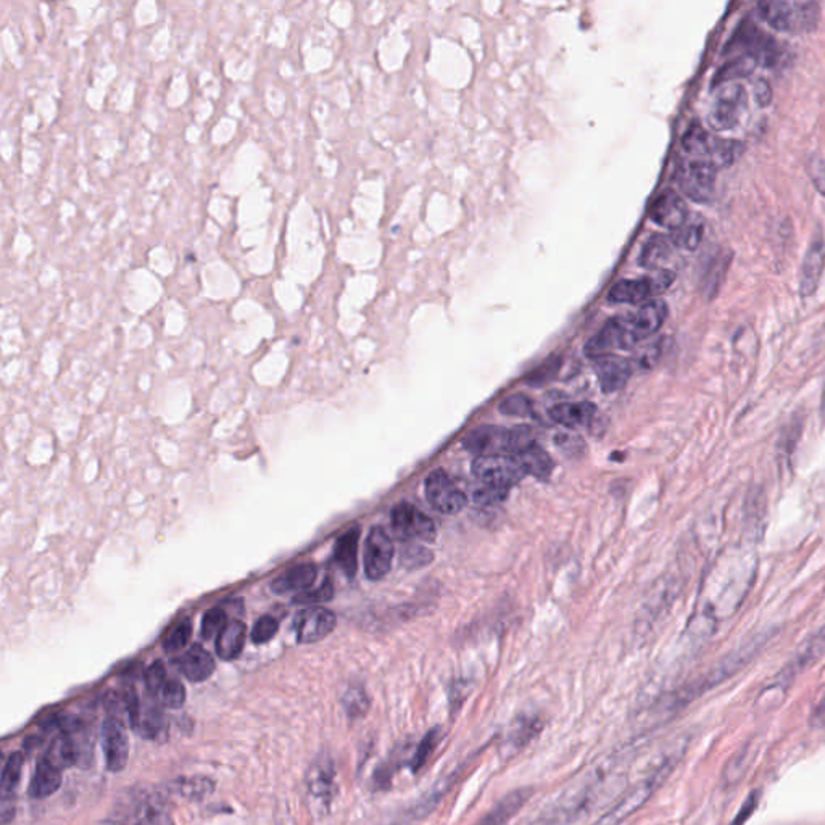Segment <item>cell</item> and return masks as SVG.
I'll list each match as a JSON object with an SVG mask.
<instances>
[{"mask_svg":"<svg viewBox=\"0 0 825 825\" xmlns=\"http://www.w3.org/2000/svg\"><path fill=\"white\" fill-rule=\"evenodd\" d=\"M761 646H762V640L760 639L750 642L747 645L740 646L739 650H733L732 653L724 656L704 674L682 685L681 689L671 692L669 695L663 696L652 708V716H650L652 724H658L666 719L673 718L679 711L687 708L690 703H693L696 698L703 696L706 692L718 687L722 682L740 673L750 661L753 660L754 654L760 652Z\"/></svg>","mask_w":825,"mask_h":825,"instance_id":"6da1fadb","label":"cell"},{"mask_svg":"<svg viewBox=\"0 0 825 825\" xmlns=\"http://www.w3.org/2000/svg\"><path fill=\"white\" fill-rule=\"evenodd\" d=\"M619 760H610V762H602L596 768L582 775L575 781V785L565 790L561 797L555 803L546 808L542 816H538L531 825H567L573 819L577 818L585 808H589L592 801H595L596 795L602 791L603 787L613 777V771H616Z\"/></svg>","mask_w":825,"mask_h":825,"instance_id":"7a4b0ae2","label":"cell"},{"mask_svg":"<svg viewBox=\"0 0 825 825\" xmlns=\"http://www.w3.org/2000/svg\"><path fill=\"white\" fill-rule=\"evenodd\" d=\"M685 751V743L669 750L661 756L660 761L640 779L639 782L627 790L624 797L621 798L608 814L598 819L594 825H621L624 820L633 816L640 808L645 806L646 801L653 797L661 789V785L668 781L674 772L675 766L679 764L682 754Z\"/></svg>","mask_w":825,"mask_h":825,"instance_id":"3957f363","label":"cell"},{"mask_svg":"<svg viewBox=\"0 0 825 825\" xmlns=\"http://www.w3.org/2000/svg\"><path fill=\"white\" fill-rule=\"evenodd\" d=\"M758 15L777 31L803 34L818 26L820 8L808 0H768L758 4Z\"/></svg>","mask_w":825,"mask_h":825,"instance_id":"277c9868","label":"cell"},{"mask_svg":"<svg viewBox=\"0 0 825 825\" xmlns=\"http://www.w3.org/2000/svg\"><path fill=\"white\" fill-rule=\"evenodd\" d=\"M531 444H534L531 429L527 427L508 429L502 426H481L469 432L463 440V446L467 452L473 453L477 458L500 455L515 457Z\"/></svg>","mask_w":825,"mask_h":825,"instance_id":"5b68a950","label":"cell"},{"mask_svg":"<svg viewBox=\"0 0 825 825\" xmlns=\"http://www.w3.org/2000/svg\"><path fill=\"white\" fill-rule=\"evenodd\" d=\"M748 113V95L740 83H725L714 93L711 102V128L716 131H729L737 128Z\"/></svg>","mask_w":825,"mask_h":825,"instance_id":"8992f818","label":"cell"},{"mask_svg":"<svg viewBox=\"0 0 825 825\" xmlns=\"http://www.w3.org/2000/svg\"><path fill=\"white\" fill-rule=\"evenodd\" d=\"M716 168L708 157L682 158L675 182L683 194L695 201H708L716 186Z\"/></svg>","mask_w":825,"mask_h":825,"instance_id":"52a82bcc","label":"cell"},{"mask_svg":"<svg viewBox=\"0 0 825 825\" xmlns=\"http://www.w3.org/2000/svg\"><path fill=\"white\" fill-rule=\"evenodd\" d=\"M674 273L669 270L654 271L653 276H646L640 280H623L616 282L608 294V300L613 303H629L637 305L663 294L671 288L674 282Z\"/></svg>","mask_w":825,"mask_h":825,"instance_id":"ba28073f","label":"cell"},{"mask_svg":"<svg viewBox=\"0 0 825 825\" xmlns=\"http://www.w3.org/2000/svg\"><path fill=\"white\" fill-rule=\"evenodd\" d=\"M473 473L482 484L508 490L527 476L516 457L511 455L479 457L474 459Z\"/></svg>","mask_w":825,"mask_h":825,"instance_id":"9c48e42d","label":"cell"},{"mask_svg":"<svg viewBox=\"0 0 825 825\" xmlns=\"http://www.w3.org/2000/svg\"><path fill=\"white\" fill-rule=\"evenodd\" d=\"M390 521L395 535L402 542H432L436 537L434 521L411 503H398L394 506Z\"/></svg>","mask_w":825,"mask_h":825,"instance_id":"30bf717a","label":"cell"},{"mask_svg":"<svg viewBox=\"0 0 825 825\" xmlns=\"http://www.w3.org/2000/svg\"><path fill=\"white\" fill-rule=\"evenodd\" d=\"M635 345L637 340L632 334L629 316L621 315L610 319L595 338L590 339L585 345V353L590 358H598L613 350H631Z\"/></svg>","mask_w":825,"mask_h":825,"instance_id":"8fae6325","label":"cell"},{"mask_svg":"<svg viewBox=\"0 0 825 825\" xmlns=\"http://www.w3.org/2000/svg\"><path fill=\"white\" fill-rule=\"evenodd\" d=\"M426 496L432 506L444 515H457L467 505L465 492L444 469L429 474L426 479Z\"/></svg>","mask_w":825,"mask_h":825,"instance_id":"7c38bea8","label":"cell"},{"mask_svg":"<svg viewBox=\"0 0 825 825\" xmlns=\"http://www.w3.org/2000/svg\"><path fill=\"white\" fill-rule=\"evenodd\" d=\"M394 560V542L388 531L380 525L373 527L368 534L365 544V573L368 579L380 581L388 575Z\"/></svg>","mask_w":825,"mask_h":825,"instance_id":"4fadbf2b","label":"cell"},{"mask_svg":"<svg viewBox=\"0 0 825 825\" xmlns=\"http://www.w3.org/2000/svg\"><path fill=\"white\" fill-rule=\"evenodd\" d=\"M338 617L332 611L311 606L297 613L294 619L295 635L299 643H315L326 639L336 629Z\"/></svg>","mask_w":825,"mask_h":825,"instance_id":"5bb4252c","label":"cell"},{"mask_svg":"<svg viewBox=\"0 0 825 825\" xmlns=\"http://www.w3.org/2000/svg\"><path fill=\"white\" fill-rule=\"evenodd\" d=\"M102 747L108 771L120 772L130 758V742L126 727L118 718H107L102 727Z\"/></svg>","mask_w":825,"mask_h":825,"instance_id":"9a60e30c","label":"cell"},{"mask_svg":"<svg viewBox=\"0 0 825 825\" xmlns=\"http://www.w3.org/2000/svg\"><path fill=\"white\" fill-rule=\"evenodd\" d=\"M650 218L661 228L675 231L689 221V209L681 195L666 189L654 199L650 209Z\"/></svg>","mask_w":825,"mask_h":825,"instance_id":"2e32d148","label":"cell"},{"mask_svg":"<svg viewBox=\"0 0 825 825\" xmlns=\"http://www.w3.org/2000/svg\"><path fill=\"white\" fill-rule=\"evenodd\" d=\"M668 318V305L661 299L645 301L635 313H629V324L637 344L652 338Z\"/></svg>","mask_w":825,"mask_h":825,"instance_id":"e0dca14e","label":"cell"},{"mask_svg":"<svg viewBox=\"0 0 825 825\" xmlns=\"http://www.w3.org/2000/svg\"><path fill=\"white\" fill-rule=\"evenodd\" d=\"M594 369H595L596 378L600 380L603 392L610 394V392H616L624 388L627 380L631 379L633 367L629 359L608 353V355L594 358Z\"/></svg>","mask_w":825,"mask_h":825,"instance_id":"ac0fdd59","label":"cell"},{"mask_svg":"<svg viewBox=\"0 0 825 825\" xmlns=\"http://www.w3.org/2000/svg\"><path fill=\"white\" fill-rule=\"evenodd\" d=\"M307 790L309 797L318 803L328 804L336 795V771L328 758L316 760L307 774Z\"/></svg>","mask_w":825,"mask_h":825,"instance_id":"d6986e66","label":"cell"},{"mask_svg":"<svg viewBox=\"0 0 825 825\" xmlns=\"http://www.w3.org/2000/svg\"><path fill=\"white\" fill-rule=\"evenodd\" d=\"M825 268V242L818 236L808 247L804 255L801 274H800V292L803 297L811 295L818 289L819 280L822 278Z\"/></svg>","mask_w":825,"mask_h":825,"instance_id":"ffe728a7","label":"cell"},{"mask_svg":"<svg viewBox=\"0 0 825 825\" xmlns=\"http://www.w3.org/2000/svg\"><path fill=\"white\" fill-rule=\"evenodd\" d=\"M178 668L187 681L203 682L213 675L216 663L213 656L203 646L195 643L181 656V660L178 661Z\"/></svg>","mask_w":825,"mask_h":825,"instance_id":"44dd1931","label":"cell"},{"mask_svg":"<svg viewBox=\"0 0 825 825\" xmlns=\"http://www.w3.org/2000/svg\"><path fill=\"white\" fill-rule=\"evenodd\" d=\"M316 577L318 569L315 565L309 563L297 565L271 582V592L276 595H286L290 592H307L315 584Z\"/></svg>","mask_w":825,"mask_h":825,"instance_id":"7402d4cb","label":"cell"},{"mask_svg":"<svg viewBox=\"0 0 825 825\" xmlns=\"http://www.w3.org/2000/svg\"><path fill=\"white\" fill-rule=\"evenodd\" d=\"M534 790L519 789L508 793L506 797L496 803V808L488 811L486 818H482L477 825H506L511 819L516 816L519 810L525 806L532 797Z\"/></svg>","mask_w":825,"mask_h":825,"instance_id":"603a6c76","label":"cell"},{"mask_svg":"<svg viewBox=\"0 0 825 825\" xmlns=\"http://www.w3.org/2000/svg\"><path fill=\"white\" fill-rule=\"evenodd\" d=\"M595 415L596 407L590 402L560 403L550 409L553 421L565 426L567 429L587 426Z\"/></svg>","mask_w":825,"mask_h":825,"instance_id":"cb8c5ba5","label":"cell"},{"mask_svg":"<svg viewBox=\"0 0 825 825\" xmlns=\"http://www.w3.org/2000/svg\"><path fill=\"white\" fill-rule=\"evenodd\" d=\"M674 249L675 245L671 236H663V234L652 236L642 247L639 257L640 265L648 270H653V271L664 270V265L674 255Z\"/></svg>","mask_w":825,"mask_h":825,"instance_id":"d4e9b609","label":"cell"},{"mask_svg":"<svg viewBox=\"0 0 825 825\" xmlns=\"http://www.w3.org/2000/svg\"><path fill=\"white\" fill-rule=\"evenodd\" d=\"M358 542L359 527L355 525L342 534L334 546V561L350 579L355 577L358 569Z\"/></svg>","mask_w":825,"mask_h":825,"instance_id":"484cf974","label":"cell"},{"mask_svg":"<svg viewBox=\"0 0 825 825\" xmlns=\"http://www.w3.org/2000/svg\"><path fill=\"white\" fill-rule=\"evenodd\" d=\"M540 721L535 716H521L517 718L503 740L502 750L506 756H513L519 750L531 742L540 732Z\"/></svg>","mask_w":825,"mask_h":825,"instance_id":"4316f807","label":"cell"},{"mask_svg":"<svg viewBox=\"0 0 825 825\" xmlns=\"http://www.w3.org/2000/svg\"><path fill=\"white\" fill-rule=\"evenodd\" d=\"M247 627L242 621H231L216 637V654L223 661H234L245 646Z\"/></svg>","mask_w":825,"mask_h":825,"instance_id":"83f0119b","label":"cell"},{"mask_svg":"<svg viewBox=\"0 0 825 825\" xmlns=\"http://www.w3.org/2000/svg\"><path fill=\"white\" fill-rule=\"evenodd\" d=\"M62 785V771L55 768L47 760L39 761L36 772L29 785V797L34 800H45L52 797Z\"/></svg>","mask_w":825,"mask_h":825,"instance_id":"f1b7e54d","label":"cell"},{"mask_svg":"<svg viewBox=\"0 0 825 825\" xmlns=\"http://www.w3.org/2000/svg\"><path fill=\"white\" fill-rule=\"evenodd\" d=\"M515 457L521 463V467H525L527 476L531 474V476H535L537 479H542V481H545L552 476L553 467H555L552 457L542 447L537 446L535 442L529 447H525V450H521Z\"/></svg>","mask_w":825,"mask_h":825,"instance_id":"f546056e","label":"cell"},{"mask_svg":"<svg viewBox=\"0 0 825 825\" xmlns=\"http://www.w3.org/2000/svg\"><path fill=\"white\" fill-rule=\"evenodd\" d=\"M130 721L133 729L145 739H155L163 727V718L157 704H139L136 714Z\"/></svg>","mask_w":825,"mask_h":825,"instance_id":"4dcf8cb0","label":"cell"},{"mask_svg":"<svg viewBox=\"0 0 825 825\" xmlns=\"http://www.w3.org/2000/svg\"><path fill=\"white\" fill-rule=\"evenodd\" d=\"M44 760L49 761L51 764H54V766L60 769V771L72 768L74 764H78L72 740H70V737H68V733H66L65 731L62 733H58L57 737L52 740L51 747L47 750V753L44 756Z\"/></svg>","mask_w":825,"mask_h":825,"instance_id":"1f68e13d","label":"cell"},{"mask_svg":"<svg viewBox=\"0 0 825 825\" xmlns=\"http://www.w3.org/2000/svg\"><path fill=\"white\" fill-rule=\"evenodd\" d=\"M23 753H14L8 758L2 771V803H14L15 790L22 779Z\"/></svg>","mask_w":825,"mask_h":825,"instance_id":"d6a6232c","label":"cell"},{"mask_svg":"<svg viewBox=\"0 0 825 825\" xmlns=\"http://www.w3.org/2000/svg\"><path fill=\"white\" fill-rule=\"evenodd\" d=\"M756 62L748 55H735V57L727 62L725 65L721 66V70L714 76V86L718 87L725 83H735V79L745 78L748 74L753 73L756 68Z\"/></svg>","mask_w":825,"mask_h":825,"instance_id":"836d02e7","label":"cell"},{"mask_svg":"<svg viewBox=\"0 0 825 825\" xmlns=\"http://www.w3.org/2000/svg\"><path fill=\"white\" fill-rule=\"evenodd\" d=\"M65 732L72 740L78 764H83V766L89 764L93 761V740H91L86 725L73 722L68 729H65Z\"/></svg>","mask_w":825,"mask_h":825,"instance_id":"e575fe53","label":"cell"},{"mask_svg":"<svg viewBox=\"0 0 825 825\" xmlns=\"http://www.w3.org/2000/svg\"><path fill=\"white\" fill-rule=\"evenodd\" d=\"M711 136L702 126H692L682 137V151L685 157H710Z\"/></svg>","mask_w":825,"mask_h":825,"instance_id":"d590c367","label":"cell"},{"mask_svg":"<svg viewBox=\"0 0 825 825\" xmlns=\"http://www.w3.org/2000/svg\"><path fill=\"white\" fill-rule=\"evenodd\" d=\"M134 812L136 825H174L165 808L155 800H142Z\"/></svg>","mask_w":825,"mask_h":825,"instance_id":"8d00e7d4","label":"cell"},{"mask_svg":"<svg viewBox=\"0 0 825 825\" xmlns=\"http://www.w3.org/2000/svg\"><path fill=\"white\" fill-rule=\"evenodd\" d=\"M191 635H192L191 619H187V617L181 619L180 623L166 633V637L163 639V650L166 653H178L189 643Z\"/></svg>","mask_w":825,"mask_h":825,"instance_id":"74e56055","label":"cell"},{"mask_svg":"<svg viewBox=\"0 0 825 825\" xmlns=\"http://www.w3.org/2000/svg\"><path fill=\"white\" fill-rule=\"evenodd\" d=\"M740 144L729 139L711 137L710 157L716 166H727L739 155Z\"/></svg>","mask_w":825,"mask_h":825,"instance_id":"f35d334b","label":"cell"},{"mask_svg":"<svg viewBox=\"0 0 825 825\" xmlns=\"http://www.w3.org/2000/svg\"><path fill=\"white\" fill-rule=\"evenodd\" d=\"M671 239H673L675 247H682V249H687V250H695L696 247L702 242V239H703V224L696 223V221H693V223L687 221L679 230L673 231Z\"/></svg>","mask_w":825,"mask_h":825,"instance_id":"ab89813d","label":"cell"},{"mask_svg":"<svg viewBox=\"0 0 825 825\" xmlns=\"http://www.w3.org/2000/svg\"><path fill=\"white\" fill-rule=\"evenodd\" d=\"M342 703H344L345 712L349 714V718L358 719L367 714L368 708H369V698H368L367 692L361 687H350L345 692Z\"/></svg>","mask_w":825,"mask_h":825,"instance_id":"60d3db41","label":"cell"},{"mask_svg":"<svg viewBox=\"0 0 825 825\" xmlns=\"http://www.w3.org/2000/svg\"><path fill=\"white\" fill-rule=\"evenodd\" d=\"M174 791L187 798L207 797L213 791V783L209 779L195 777V779H180L174 783Z\"/></svg>","mask_w":825,"mask_h":825,"instance_id":"b9f144b4","label":"cell"},{"mask_svg":"<svg viewBox=\"0 0 825 825\" xmlns=\"http://www.w3.org/2000/svg\"><path fill=\"white\" fill-rule=\"evenodd\" d=\"M228 624V616L221 608H211L201 617V635L203 640L215 639Z\"/></svg>","mask_w":825,"mask_h":825,"instance_id":"7bdbcfd3","label":"cell"},{"mask_svg":"<svg viewBox=\"0 0 825 825\" xmlns=\"http://www.w3.org/2000/svg\"><path fill=\"white\" fill-rule=\"evenodd\" d=\"M278 631H280L278 619L271 616V614H265V616L260 617L259 621L253 625L251 640L257 645H265V643L271 642L276 637Z\"/></svg>","mask_w":825,"mask_h":825,"instance_id":"ee69618b","label":"cell"},{"mask_svg":"<svg viewBox=\"0 0 825 825\" xmlns=\"http://www.w3.org/2000/svg\"><path fill=\"white\" fill-rule=\"evenodd\" d=\"M160 698L166 708L180 710L181 706L186 703V689L181 682L168 681L163 689L160 690Z\"/></svg>","mask_w":825,"mask_h":825,"instance_id":"f6af8a7d","label":"cell"},{"mask_svg":"<svg viewBox=\"0 0 825 825\" xmlns=\"http://www.w3.org/2000/svg\"><path fill=\"white\" fill-rule=\"evenodd\" d=\"M508 494H510L508 488L494 487V486H487V484L479 482V486L474 487L473 498L474 502L487 506V505H496V503L505 502Z\"/></svg>","mask_w":825,"mask_h":825,"instance_id":"bcb514c9","label":"cell"},{"mask_svg":"<svg viewBox=\"0 0 825 825\" xmlns=\"http://www.w3.org/2000/svg\"><path fill=\"white\" fill-rule=\"evenodd\" d=\"M332 596H334V585H332L330 579H326L318 589H309L300 594V595L295 596L294 603H297V604H316V603L330 602Z\"/></svg>","mask_w":825,"mask_h":825,"instance_id":"7dc6e473","label":"cell"},{"mask_svg":"<svg viewBox=\"0 0 825 825\" xmlns=\"http://www.w3.org/2000/svg\"><path fill=\"white\" fill-rule=\"evenodd\" d=\"M438 742H440V731L438 729H434L431 732H427V735L421 740L417 753L413 756V769L415 771L423 768L424 764L427 762L429 756L434 753V750L437 747Z\"/></svg>","mask_w":825,"mask_h":825,"instance_id":"c3c4849f","label":"cell"},{"mask_svg":"<svg viewBox=\"0 0 825 825\" xmlns=\"http://www.w3.org/2000/svg\"><path fill=\"white\" fill-rule=\"evenodd\" d=\"M500 411L506 417H527L532 413V402L525 395H513L500 405Z\"/></svg>","mask_w":825,"mask_h":825,"instance_id":"681fc988","label":"cell"},{"mask_svg":"<svg viewBox=\"0 0 825 825\" xmlns=\"http://www.w3.org/2000/svg\"><path fill=\"white\" fill-rule=\"evenodd\" d=\"M431 552H427L424 546L417 545V544H411V545L405 546V550H403L402 553V561L405 566H426V565L431 563Z\"/></svg>","mask_w":825,"mask_h":825,"instance_id":"f907efd6","label":"cell"},{"mask_svg":"<svg viewBox=\"0 0 825 825\" xmlns=\"http://www.w3.org/2000/svg\"><path fill=\"white\" fill-rule=\"evenodd\" d=\"M145 687L151 693H160L166 683L165 664L162 661H155L151 668L145 671Z\"/></svg>","mask_w":825,"mask_h":825,"instance_id":"816d5d0a","label":"cell"},{"mask_svg":"<svg viewBox=\"0 0 825 825\" xmlns=\"http://www.w3.org/2000/svg\"><path fill=\"white\" fill-rule=\"evenodd\" d=\"M748 760H750V750H743L737 756H733V760L729 762V766L724 771L725 785L739 782L740 777L743 775L742 772L747 768Z\"/></svg>","mask_w":825,"mask_h":825,"instance_id":"f5cc1de1","label":"cell"},{"mask_svg":"<svg viewBox=\"0 0 825 825\" xmlns=\"http://www.w3.org/2000/svg\"><path fill=\"white\" fill-rule=\"evenodd\" d=\"M663 342L664 340H656L654 344L648 345L643 350H640V353H637V357H635V365L640 369H650V368L653 367L654 363L660 359L661 353H663Z\"/></svg>","mask_w":825,"mask_h":825,"instance_id":"db71d44e","label":"cell"},{"mask_svg":"<svg viewBox=\"0 0 825 825\" xmlns=\"http://www.w3.org/2000/svg\"><path fill=\"white\" fill-rule=\"evenodd\" d=\"M758 803H760V800H758V791H753V793L745 800V803L742 804L740 811L737 812V816H735V819L731 822V825L745 824L748 819L751 818V814H753L754 810H756Z\"/></svg>","mask_w":825,"mask_h":825,"instance_id":"11a10c76","label":"cell"},{"mask_svg":"<svg viewBox=\"0 0 825 825\" xmlns=\"http://www.w3.org/2000/svg\"><path fill=\"white\" fill-rule=\"evenodd\" d=\"M810 174H811L814 186L818 187L819 192L825 195V158H814L810 165Z\"/></svg>","mask_w":825,"mask_h":825,"instance_id":"9f6ffc18","label":"cell"},{"mask_svg":"<svg viewBox=\"0 0 825 825\" xmlns=\"http://www.w3.org/2000/svg\"><path fill=\"white\" fill-rule=\"evenodd\" d=\"M810 722H811V727H814V729H820V731L825 729V695L820 698V702L812 710Z\"/></svg>","mask_w":825,"mask_h":825,"instance_id":"6f0895ef","label":"cell"},{"mask_svg":"<svg viewBox=\"0 0 825 825\" xmlns=\"http://www.w3.org/2000/svg\"><path fill=\"white\" fill-rule=\"evenodd\" d=\"M556 367H558V363H556L555 359H552V361L545 363L544 367L538 368L537 371L532 373V384H535V382H544V380L548 379V378H550V373H555Z\"/></svg>","mask_w":825,"mask_h":825,"instance_id":"680465c9","label":"cell"},{"mask_svg":"<svg viewBox=\"0 0 825 825\" xmlns=\"http://www.w3.org/2000/svg\"><path fill=\"white\" fill-rule=\"evenodd\" d=\"M754 97L760 105H768L771 97H772V93H771V87H769L768 83L764 81H758L754 84Z\"/></svg>","mask_w":825,"mask_h":825,"instance_id":"91938a15","label":"cell"},{"mask_svg":"<svg viewBox=\"0 0 825 825\" xmlns=\"http://www.w3.org/2000/svg\"><path fill=\"white\" fill-rule=\"evenodd\" d=\"M820 409H822V415L825 417V388L824 394H822V402H820Z\"/></svg>","mask_w":825,"mask_h":825,"instance_id":"94428289","label":"cell"}]
</instances>
